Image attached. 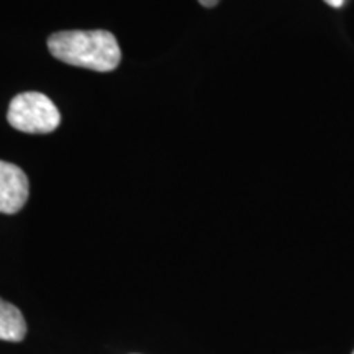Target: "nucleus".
Wrapping results in <instances>:
<instances>
[{"instance_id":"0eeeda50","label":"nucleus","mask_w":354,"mask_h":354,"mask_svg":"<svg viewBox=\"0 0 354 354\" xmlns=\"http://www.w3.org/2000/svg\"><path fill=\"white\" fill-rule=\"evenodd\" d=\"M353 354H354V351H353Z\"/></svg>"},{"instance_id":"7ed1b4c3","label":"nucleus","mask_w":354,"mask_h":354,"mask_svg":"<svg viewBox=\"0 0 354 354\" xmlns=\"http://www.w3.org/2000/svg\"><path fill=\"white\" fill-rule=\"evenodd\" d=\"M28 177L19 166L0 161V214H17L28 201Z\"/></svg>"},{"instance_id":"f257e3e1","label":"nucleus","mask_w":354,"mask_h":354,"mask_svg":"<svg viewBox=\"0 0 354 354\" xmlns=\"http://www.w3.org/2000/svg\"><path fill=\"white\" fill-rule=\"evenodd\" d=\"M48 48L56 59L97 73L117 69L122 59L117 38L105 30L57 32L48 39Z\"/></svg>"},{"instance_id":"f03ea898","label":"nucleus","mask_w":354,"mask_h":354,"mask_svg":"<svg viewBox=\"0 0 354 354\" xmlns=\"http://www.w3.org/2000/svg\"><path fill=\"white\" fill-rule=\"evenodd\" d=\"M7 120L15 130L41 135L59 127L61 113L50 97L41 92H21L12 99Z\"/></svg>"},{"instance_id":"39448f33","label":"nucleus","mask_w":354,"mask_h":354,"mask_svg":"<svg viewBox=\"0 0 354 354\" xmlns=\"http://www.w3.org/2000/svg\"><path fill=\"white\" fill-rule=\"evenodd\" d=\"M325 3H328L333 8H342L344 6V0H323Z\"/></svg>"},{"instance_id":"20e7f679","label":"nucleus","mask_w":354,"mask_h":354,"mask_svg":"<svg viewBox=\"0 0 354 354\" xmlns=\"http://www.w3.org/2000/svg\"><path fill=\"white\" fill-rule=\"evenodd\" d=\"M26 335V322L15 305L0 299V339L19 343Z\"/></svg>"},{"instance_id":"423d86ee","label":"nucleus","mask_w":354,"mask_h":354,"mask_svg":"<svg viewBox=\"0 0 354 354\" xmlns=\"http://www.w3.org/2000/svg\"><path fill=\"white\" fill-rule=\"evenodd\" d=\"M198 2H201L203 7H209L210 8V7H215L216 3L220 2V0H198Z\"/></svg>"}]
</instances>
